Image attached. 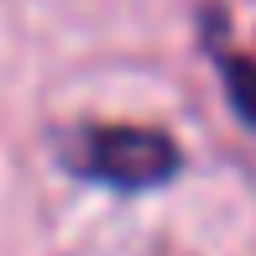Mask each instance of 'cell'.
Here are the masks:
<instances>
[{
    "instance_id": "cell-2",
    "label": "cell",
    "mask_w": 256,
    "mask_h": 256,
    "mask_svg": "<svg viewBox=\"0 0 256 256\" xmlns=\"http://www.w3.org/2000/svg\"><path fill=\"white\" fill-rule=\"evenodd\" d=\"M225 78H230V94H236L240 115L256 120V58H246V63H230L225 58Z\"/></svg>"
},
{
    "instance_id": "cell-1",
    "label": "cell",
    "mask_w": 256,
    "mask_h": 256,
    "mask_svg": "<svg viewBox=\"0 0 256 256\" xmlns=\"http://www.w3.org/2000/svg\"><path fill=\"white\" fill-rule=\"evenodd\" d=\"M183 152L162 131L146 126H89L68 142V168L78 178L110 183V188H152L168 183Z\"/></svg>"
}]
</instances>
